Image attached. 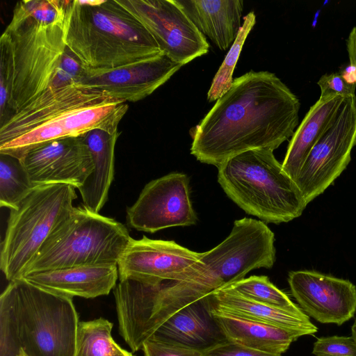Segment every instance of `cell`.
<instances>
[{"label": "cell", "instance_id": "1", "mask_svg": "<svg viewBox=\"0 0 356 356\" xmlns=\"http://www.w3.org/2000/svg\"><path fill=\"white\" fill-rule=\"evenodd\" d=\"M300 101L275 74L250 71L235 79L193 128L191 154L218 167L252 149L275 150L293 136Z\"/></svg>", "mask_w": 356, "mask_h": 356}, {"label": "cell", "instance_id": "2", "mask_svg": "<svg viewBox=\"0 0 356 356\" xmlns=\"http://www.w3.org/2000/svg\"><path fill=\"white\" fill-rule=\"evenodd\" d=\"M79 323L72 298L9 282L0 296V356H75Z\"/></svg>", "mask_w": 356, "mask_h": 356}, {"label": "cell", "instance_id": "3", "mask_svg": "<svg viewBox=\"0 0 356 356\" xmlns=\"http://www.w3.org/2000/svg\"><path fill=\"white\" fill-rule=\"evenodd\" d=\"M64 40L84 70H112L163 54L117 0L67 1Z\"/></svg>", "mask_w": 356, "mask_h": 356}, {"label": "cell", "instance_id": "4", "mask_svg": "<svg viewBox=\"0 0 356 356\" xmlns=\"http://www.w3.org/2000/svg\"><path fill=\"white\" fill-rule=\"evenodd\" d=\"M64 25L40 23L15 5L0 38V124L52 86L67 49Z\"/></svg>", "mask_w": 356, "mask_h": 356}, {"label": "cell", "instance_id": "5", "mask_svg": "<svg viewBox=\"0 0 356 356\" xmlns=\"http://www.w3.org/2000/svg\"><path fill=\"white\" fill-rule=\"evenodd\" d=\"M274 242V234L264 222L249 218L235 220L227 237L202 252L182 280L161 284L157 297L160 323L187 305L243 279L254 269L271 268L276 259Z\"/></svg>", "mask_w": 356, "mask_h": 356}, {"label": "cell", "instance_id": "6", "mask_svg": "<svg viewBox=\"0 0 356 356\" xmlns=\"http://www.w3.org/2000/svg\"><path fill=\"white\" fill-rule=\"evenodd\" d=\"M218 181L245 213L279 224L301 216L307 204L270 149L235 155L218 167Z\"/></svg>", "mask_w": 356, "mask_h": 356}, {"label": "cell", "instance_id": "7", "mask_svg": "<svg viewBox=\"0 0 356 356\" xmlns=\"http://www.w3.org/2000/svg\"><path fill=\"white\" fill-rule=\"evenodd\" d=\"M131 238L121 222L83 205L74 207L46 239L24 275L75 266L118 265Z\"/></svg>", "mask_w": 356, "mask_h": 356}, {"label": "cell", "instance_id": "8", "mask_svg": "<svg viewBox=\"0 0 356 356\" xmlns=\"http://www.w3.org/2000/svg\"><path fill=\"white\" fill-rule=\"evenodd\" d=\"M75 189L64 184L36 186L10 210L0 252V268L9 282L23 277L46 239L70 214Z\"/></svg>", "mask_w": 356, "mask_h": 356}, {"label": "cell", "instance_id": "9", "mask_svg": "<svg viewBox=\"0 0 356 356\" xmlns=\"http://www.w3.org/2000/svg\"><path fill=\"white\" fill-rule=\"evenodd\" d=\"M356 145V95L346 97L330 127L312 147L295 183L307 204L323 193L346 169Z\"/></svg>", "mask_w": 356, "mask_h": 356}, {"label": "cell", "instance_id": "10", "mask_svg": "<svg viewBox=\"0 0 356 356\" xmlns=\"http://www.w3.org/2000/svg\"><path fill=\"white\" fill-rule=\"evenodd\" d=\"M151 33L163 54L182 66L209 44L175 0H117Z\"/></svg>", "mask_w": 356, "mask_h": 356}, {"label": "cell", "instance_id": "11", "mask_svg": "<svg viewBox=\"0 0 356 356\" xmlns=\"http://www.w3.org/2000/svg\"><path fill=\"white\" fill-rule=\"evenodd\" d=\"M197 221L189 179L182 172H171L149 181L127 210L130 227L152 234L172 227L194 225Z\"/></svg>", "mask_w": 356, "mask_h": 356}, {"label": "cell", "instance_id": "12", "mask_svg": "<svg viewBox=\"0 0 356 356\" xmlns=\"http://www.w3.org/2000/svg\"><path fill=\"white\" fill-rule=\"evenodd\" d=\"M202 252L174 241L131 238L118 262L120 280L133 279L152 284L182 280L196 265Z\"/></svg>", "mask_w": 356, "mask_h": 356}, {"label": "cell", "instance_id": "13", "mask_svg": "<svg viewBox=\"0 0 356 356\" xmlns=\"http://www.w3.org/2000/svg\"><path fill=\"white\" fill-rule=\"evenodd\" d=\"M128 108L126 102L118 101L70 110L0 145V154L20 159L26 152L44 143L79 137L94 129L118 133V124Z\"/></svg>", "mask_w": 356, "mask_h": 356}, {"label": "cell", "instance_id": "14", "mask_svg": "<svg viewBox=\"0 0 356 356\" xmlns=\"http://www.w3.org/2000/svg\"><path fill=\"white\" fill-rule=\"evenodd\" d=\"M288 282L300 309L321 323L339 326L356 312V286L348 280L305 270L290 272Z\"/></svg>", "mask_w": 356, "mask_h": 356}, {"label": "cell", "instance_id": "15", "mask_svg": "<svg viewBox=\"0 0 356 356\" xmlns=\"http://www.w3.org/2000/svg\"><path fill=\"white\" fill-rule=\"evenodd\" d=\"M181 67L161 54L112 70L83 69L77 83L117 100L135 102L151 95Z\"/></svg>", "mask_w": 356, "mask_h": 356}, {"label": "cell", "instance_id": "16", "mask_svg": "<svg viewBox=\"0 0 356 356\" xmlns=\"http://www.w3.org/2000/svg\"><path fill=\"white\" fill-rule=\"evenodd\" d=\"M19 160L34 186L64 184L78 189L93 170L91 154L81 136L47 142Z\"/></svg>", "mask_w": 356, "mask_h": 356}, {"label": "cell", "instance_id": "17", "mask_svg": "<svg viewBox=\"0 0 356 356\" xmlns=\"http://www.w3.org/2000/svg\"><path fill=\"white\" fill-rule=\"evenodd\" d=\"M118 101L79 83L60 88L51 86L0 124V145L70 110Z\"/></svg>", "mask_w": 356, "mask_h": 356}, {"label": "cell", "instance_id": "18", "mask_svg": "<svg viewBox=\"0 0 356 356\" xmlns=\"http://www.w3.org/2000/svg\"><path fill=\"white\" fill-rule=\"evenodd\" d=\"M148 340L203 353L228 341L213 314L211 293L175 312L157 327Z\"/></svg>", "mask_w": 356, "mask_h": 356}, {"label": "cell", "instance_id": "19", "mask_svg": "<svg viewBox=\"0 0 356 356\" xmlns=\"http://www.w3.org/2000/svg\"><path fill=\"white\" fill-rule=\"evenodd\" d=\"M119 277L117 265L83 266L27 273L22 278L43 289L73 298L108 295Z\"/></svg>", "mask_w": 356, "mask_h": 356}, {"label": "cell", "instance_id": "20", "mask_svg": "<svg viewBox=\"0 0 356 356\" xmlns=\"http://www.w3.org/2000/svg\"><path fill=\"white\" fill-rule=\"evenodd\" d=\"M197 30L222 51L236 40L242 26L241 0H175Z\"/></svg>", "mask_w": 356, "mask_h": 356}, {"label": "cell", "instance_id": "21", "mask_svg": "<svg viewBox=\"0 0 356 356\" xmlns=\"http://www.w3.org/2000/svg\"><path fill=\"white\" fill-rule=\"evenodd\" d=\"M212 309L236 317L314 335L318 327L302 310L280 309L248 299L229 286L211 293Z\"/></svg>", "mask_w": 356, "mask_h": 356}, {"label": "cell", "instance_id": "22", "mask_svg": "<svg viewBox=\"0 0 356 356\" xmlns=\"http://www.w3.org/2000/svg\"><path fill=\"white\" fill-rule=\"evenodd\" d=\"M120 133L94 129L82 135L93 161V170L78 188L83 205L99 213L108 200L114 177L115 146Z\"/></svg>", "mask_w": 356, "mask_h": 356}, {"label": "cell", "instance_id": "23", "mask_svg": "<svg viewBox=\"0 0 356 356\" xmlns=\"http://www.w3.org/2000/svg\"><path fill=\"white\" fill-rule=\"evenodd\" d=\"M345 98L319 99L295 131L282 163L284 172L293 181L312 147L337 117Z\"/></svg>", "mask_w": 356, "mask_h": 356}, {"label": "cell", "instance_id": "24", "mask_svg": "<svg viewBox=\"0 0 356 356\" xmlns=\"http://www.w3.org/2000/svg\"><path fill=\"white\" fill-rule=\"evenodd\" d=\"M212 312L228 341L262 352L282 355L292 342L306 335L300 331L238 318L213 309Z\"/></svg>", "mask_w": 356, "mask_h": 356}, {"label": "cell", "instance_id": "25", "mask_svg": "<svg viewBox=\"0 0 356 356\" xmlns=\"http://www.w3.org/2000/svg\"><path fill=\"white\" fill-rule=\"evenodd\" d=\"M35 186L22 161L0 154V205L15 209Z\"/></svg>", "mask_w": 356, "mask_h": 356}, {"label": "cell", "instance_id": "26", "mask_svg": "<svg viewBox=\"0 0 356 356\" xmlns=\"http://www.w3.org/2000/svg\"><path fill=\"white\" fill-rule=\"evenodd\" d=\"M112 328L113 323L103 318L79 321L75 356H114L120 346L112 338Z\"/></svg>", "mask_w": 356, "mask_h": 356}, {"label": "cell", "instance_id": "27", "mask_svg": "<svg viewBox=\"0 0 356 356\" xmlns=\"http://www.w3.org/2000/svg\"><path fill=\"white\" fill-rule=\"evenodd\" d=\"M227 286L241 296L260 303L288 310L301 309L286 293L272 284L266 276H250Z\"/></svg>", "mask_w": 356, "mask_h": 356}, {"label": "cell", "instance_id": "28", "mask_svg": "<svg viewBox=\"0 0 356 356\" xmlns=\"http://www.w3.org/2000/svg\"><path fill=\"white\" fill-rule=\"evenodd\" d=\"M255 22L256 17L253 11L244 16L238 35L212 81L207 93L209 102L217 101L230 88L234 81L233 72L243 44Z\"/></svg>", "mask_w": 356, "mask_h": 356}, {"label": "cell", "instance_id": "29", "mask_svg": "<svg viewBox=\"0 0 356 356\" xmlns=\"http://www.w3.org/2000/svg\"><path fill=\"white\" fill-rule=\"evenodd\" d=\"M67 1L26 0L19 1L25 13L44 24H56L65 22Z\"/></svg>", "mask_w": 356, "mask_h": 356}, {"label": "cell", "instance_id": "30", "mask_svg": "<svg viewBox=\"0 0 356 356\" xmlns=\"http://www.w3.org/2000/svg\"><path fill=\"white\" fill-rule=\"evenodd\" d=\"M315 356H356V343L352 337H321L314 342Z\"/></svg>", "mask_w": 356, "mask_h": 356}, {"label": "cell", "instance_id": "31", "mask_svg": "<svg viewBox=\"0 0 356 356\" xmlns=\"http://www.w3.org/2000/svg\"><path fill=\"white\" fill-rule=\"evenodd\" d=\"M321 89L319 99H326L340 96L348 97L355 95V83L346 80L340 72L325 74L317 82Z\"/></svg>", "mask_w": 356, "mask_h": 356}, {"label": "cell", "instance_id": "32", "mask_svg": "<svg viewBox=\"0 0 356 356\" xmlns=\"http://www.w3.org/2000/svg\"><path fill=\"white\" fill-rule=\"evenodd\" d=\"M142 350L145 356H204V353L193 349L147 340Z\"/></svg>", "mask_w": 356, "mask_h": 356}, {"label": "cell", "instance_id": "33", "mask_svg": "<svg viewBox=\"0 0 356 356\" xmlns=\"http://www.w3.org/2000/svg\"><path fill=\"white\" fill-rule=\"evenodd\" d=\"M204 356H282L227 341L204 353Z\"/></svg>", "mask_w": 356, "mask_h": 356}, {"label": "cell", "instance_id": "34", "mask_svg": "<svg viewBox=\"0 0 356 356\" xmlns=\"http://www.w3.org/2000/svg\"><path fill=\"white\" fill-rule=\"evenodd\" d=\"M350 65L356 69V26L350 31L346 40Z\"/></svg>", "mask_w": 356, "mask_h": 356}, {"label": "cell", "instance_id": "35", "mask_svg": "<svg viewBox=\"0 0 356 356\" xmlns=\"http://www.w3.org/2000/svg\"><path fill=\"white\" fill-rule=\"evenodd\" d=\"M114 356H134L131 353L119 347L118 352Z\"/></svg>", "mask_w": 356, "mask_h": 356}, {"label": "cell", "instance_id": "36", "mask_svg": "<svg viewBox=\"0 0 356 356\" xmlns=\"http://www.w3.org/2000/svg\"><path fill=\"white\" fill-rule=\"evenodd\" d=\"M351 337L353 338L355 343H356V319L354 321L353 325L351 327Z\"/></svg>", "mask_w": 356, "mask_h": 356}, {"label": "cell", "instance_id": "37", "mask_svg": "<svg viewBox=\"0 0 356 356\" xmlns=\"http://www.w3.org/2000/svg\"><path fill=\"white\" fill-rule=\"evenodd\" d=\"M17 356H28L23 350H20Z\"/></svg>", "mask_w": 356, "mask_h": 356}]
</instances>
